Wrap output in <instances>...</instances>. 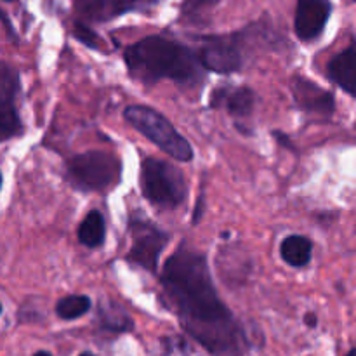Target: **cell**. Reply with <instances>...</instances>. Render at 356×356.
Returning <instances> with one entry per match:
<instances>
[{
    "mask_svg": "<svg viewBox=\"0 0 356 356\" xmlns=\"http://www.w3.org/2000/svg\"><path fill=\"white\" fill-rule=\"evenodd\" d=\"M160 287L181 327L209 353L242 356L249 350L245 330L219 298L204 254L179 243L163 264Z\"/></svg>",
    "mask_w": 356,
    "mask_h": 356,
    "instance_id": "6da1fadb",
    "label": "cell"
},
{
    "mask_svg": "<svg viewBox=\"0 0 356 356\" xmlns=\"http://www.w3.org/2000/svg\"><path fill=\"white\" fill-rule=\"evenodd\" d=\"M124 61L129 75L143 83L169 79L183 87H195L207 72L198 52L162 35H149L125 47Z\"/></svg>",
    "mask_w": 356,
    "mask_h": 356,
    "instance_id": "7a4b0ae2",
    "label": "cell"
},
{
    "mask_svg": "<svg viewBox=\"0 0 356 356\" xmlns=\"http://www.w3.org/2000/svg\"><path fill=\"white\" fill-rule=\"evenodd\" d=\"M198 58L207 72L229 75L243 68L249 51L252 49H277L284 37L278 35L268 23H252L243 30L226 35L200 37Z\"/></svg>",
    "mask_w": 356,
    "mask_h": 356,
    "instance_id": "3957f363",
    "label": "cell"
},
{
    "mask_svg": "<svg viewBox=\"0 0 356 356\" xmlns=\"http://www.w3.org/2000/svg\"><path fill=\"white\" fill-rule=\"evenodd\" d=\"M124 120L177 162L193 160L195 153L190 141L177 132L172 122L155 108L146 104H131L124 110Z\"/></svg>",
    "mask_w": 356,
    "mask_h": 356,
    "instance_id": "277c9868",
    "label": "cell"
},
{
    "mask_svg": "<svg viewBox=\"0 0 356 356\" xmlns=\"http://www.w3.org/2000/svg\"><path fill=\"white\" fill-rule=\"evenodd\" d=\"M141 191L149 204L156 207H181L188 198V184L184 174L172 163L159 159H145L141 163Z\"/></svg>",
    "mask_w": 356,
    "mask_h": 356,
    "instance_id": "5b68a950",
    "label": "cell"
},
{
    "mask_svg": "<svg viewBox=\"0 0 356 356\" xmlns=\"http://www.w3.org/2000/svg\"><path fill=\"white\" fill-rule=\"evenodd\" d=\"M66 176L76 190L104 191L120 183L122 163L113 153L89 149L68 160Z\"/></svg>",
    "mask_w": 356,
    "mask_h": 356,
    "instance_id": "8992f818",
    "label": "cell"
},
{
    "mask_svg": "<svg viewBox=\"0 0 356 356\" xmlns=\"http://www.w3.org/2000/svg\"><path fill=\"white\" fill-rule=\"evenodd\" d=\"M127 229L131 233V249L125 254V261L155 275L160 256L170 242V233L163 232L143 216H132Z\"/></svg>",
    "mask_w": 356,
    "mask_h": 356,
    "instance_id": "52a82bcc",
    "label": "cell"
},
{
    "mask_svg": "<svg viewBox=\"0 0 356 356\" xmlns=\"http://www.w3.org/2000/svg\"><path fill=\"white\" fill-rule=\"evenodd\" d=\"M19 94V72L9 63H2L0 68V139L2 141L19 138L24 132L19 106H17Z\"/></svg>",
    "mask_w": 356,
    "mask_h": 356,
    "instance_id": "ba28073f",
    "label": "cell"
},
{
    "mask_svg": "<svg viewBox=\"0 0 356 356\" xmlns=\"http://www.w3.org/2000/svg\"><path fill=\"white\" fill-rule=\"evenodd\" d=\"M291 90L294 103L299 110L306 113L332 117L336 111V97L330 90L323 89L312 79L302 75H294L291 79Z\"/></svg>",
    "mask_w": 356,
    "mask_h": 356,
    "instance_id": "9c48e42d",
    "label": "cell"
},
{
    "mask_svg": "<svg viewBox=\"0 0 356 356\" xmlns=\"http://www.w3.org/2000/svg\"><path fill=\"white\" fill-rule=\"evenodd\" d=\"M332 14L329 0H298L294 31L301 42H313L323 33Z\"/></svg>",
    "mask_w": 356,
    "mask_h": 356,
    "instance_id": "30bf717a",
    "label": "cell"
},
{
    "mask_svg": "<svg viewBox=\"0 0 356 356\" xmlns=\"http://www.w3.org/2000/svg\"><path fill=\"white\" fill-rule=\"evenodd\" d=\"M257 103L256 90L247 86H221L212 90L209 106L226 110L235 118H247L254 113Z\"/></svg>",
    "mask_w": 356,
    "mask_h": 356,
    "instance_id": "8fae6325",
    "label": "cell"
},
{
    "mask_svg": "<svg viewBox=\"0 0 356 356\" xmlns=\"http://www.w3.org/2000/svg\"><path fill=\"white\" fill-rule=\"evenodd\" d=\"M327 76L356 99V42L337 52L327 65Z\"/></svg>",
    "mask_w": 356,
    "mask_h": 356,
    "instance_id": "7c38bea8",
    "label": "cell"
},
{
    "mask_svg": "<svg viewBox=\"0 0 356 356\" xmlns=\"http://www.w3.org/2000/svg\"><path fill=\"white\" fill-rule=\"evenodd\" d=\"M97 323L108 332H131L134 329L129 313L113 299H104L97 305Z\"/></svg>",
    "mask_w": 356,
    "mask_h": 356,
    "instance_id": "4fadbf2b",
    "label": "cell"
},
{
    "mask_svg": "<svg viewBox=\"0 0 356 356\" xmlns=\"http://www.w3.org/2000/svg\"><path fill=\"white\" fill-rule=\"evenodd\" d=\"M280 256L292 268L308 266L313 257V242L305 235L287 236L280 243Z\"/></svg>",
    "mask_w": 356,
    "mask_h": 356,
    "instance_id": "5bb4252c",
    "label": "cell"
},
{
    "mask_svg": "<svg viewBox=\"0 0 356 356\" xmlns=\"http://www.w3.org/2000/svg\"><path fill=\"white\" fill-rule=\"evenodd\" d=\"M79 242L87 249H97L104 243L106 238V222L99 211L87 212L86 218L79 225Z\"/></svg>",
    "mask_w": 356,
    "mask_h": 356,
    "instance_id": "9a60e30c",
    "label": "cell"
},
{
    "mask_svg": "<svg viewBox=\"0 0 356 356\" xmlns=\"http://www.w3.org/2000/svg\"><path fill=\"white\" fill-rule=\"evenodd\" d=\"M90 306H92V301H90L89 296H66L56 302V315L61 320H76L89 313Z\"/></svg>",
    "mask_w": 356,
    "mask_h": 356,
    "instance_id": "2e32d148",
    "label": "cell"
},
{
    "mask_svg": "<svg viewBox=\"0 0 356 356\" xmlns=\"http://www.w3.org/2000/svg\"><path fill=\"white\" fill-rule=\"evenodd\" d=\"M75 10L86 23L87 21L103 23L115 17L110 0H76Z\"/></svg>",
    "mask_w": 356,
    "mask_h": 356,
    "instance_id": "e0dca14e",
    "label": "cell"
},
{
    "mask_svg": "<svg viewBox=\"0 0 356 356\" xmlns=\"http://www.w3.org/2000/svg\"><path fill=\"white\" fill-rule=\"evenodd\" d=\"M72 35L75 40H79L80 44L86 45L87 49H92V51H101L104 47L103 40H101L99 35L86 23V21H75L72 26Z\"/></svg>",
    "mask_w": 356,
    "mask_h": 356,
    "instance_id": "ac0fdd59",
    "label": "cell"
},
{
    "mask_svg": "<svg viewBox=\"0 0 356 356\" xmlns=\"http://www.w3.org/2000/svg\"><path fill=\"white\" fill-rule=\"evenodd\" d=\"M221 0H183L181 3V14L186 19H198L204 13H207L209 9L216 7Z\"/></svg>",
    "mask_w": 356,
    "mask_h": 356,
    "instance_id": "d6986e66",
    "label": "cell"
},
{
    "mask_svg": "<svg viewBox=\"0 0 356 356\" xmlns=\"http://www.w3.org/2000/svg\"><path fill=\"white\" fill-rule=\"evenodd\" d=\"M159 0H110L111 10L113 16H120V14L134 13V10H145L148 7L155 6Z\"/></svg>",
    "mask_w": 356,
    "mask_h": 356,
    "instance_id": "ffe728a7",
    "label": "cell"
},
{
    "mask_svg": "<svg viewBox=\"0 0 356 356\" xmlns=\"http://www.w3.org/2000/svg\"><path fill=\"white\" fill-rule=\"evenodd\" d=\"M205 212V197L204 193H200V197L197 198V205H195V211H193V219H191V225H198Z\"/></svg>",
    "mask_w": 356,
    "mask_h": 356,
    "instance_id": "44dd1931",
    "label": "cell"
},
{
    "mask_svg": "<svg viewBox=\"0 0 356 356\" xmlns=\"http://www.w3.org/2000/svg\"><path fill=\"white\" fill-rule=\"evenodd\" d=\"M273 136H275V139H277V141L280 143L282 146H285V148H289V149H291V152H296L294 143H292L291 139H289L287 134H284V132H280V131H273Z\"/></svg>",
    "mask_w": 356,
    "mask_h": 356,
    "instance_id": "7402d4cb",
    "label": "cell"
},
{
    "mask_svg": "<svg viewBox=\"0 0 356 356\" xmlns=\"http://www.w3.org/2000/svg\"><path fill=\"white\" fill-rule=\"evenodd\" d=\"M305 323L309 327V329H315V327L318 325V316H316L315 313H306Z\"/></svg>",
    "mask_w": 356,
    "mask_h": 356,
    "instance_id": "603a6c76",
    "label": "cell"
},
{
    "mask_svg": "<svg viewBox=\"0 0 356 356\" xmlns=\"http://www.w3.org/2000/svg\"><path fill=\"white\" fill-rule=\"evenodd\" d=\"M33 356H52V355L49 353V351H37Z\"/></svg>",
    "mask_w": 356,
    "mask_h": 356,
    "instance_id": "cb8c5ba5",
    "label": "cell"
},
{
    "mask_svg": "<svg viewBox=\"0 0 356 356\" xmlns=\"http://www.w3.org/2000/svg\"><path fill=\"white\" fill-rule=\"evenodd\" d=\"M346 356H356V348H353V350H351L350 353H348Z\"/></svg>",
    "mask_w": 356,
    "mask_h": 356,
    "instance_id": "d4e9b609",
    "label": "cell"
},
{
    "mask_svg": "<svg viewBox=\"0 0 356 356\" xmlns=\"http://www.w3.org/2000/svg\"><path fill=\"white\" fill-rule=\"evenodd\" d=\"M80 356H94V355L92 353H82Z\"/></svg>",
    "mask_w": 356,
    "mask_h": 356,
    "instance_id": "484cf974",
    "label": "cell"
},
{
    "mask_svg": "<svg viewBox=\"0 0 356 356\" xmlns=\"http://www.w3.org/2000/svg\"><path fill=\"white\" fill-rule=\"evenodd\" d=\"M3 2H13V0H3Z\"/></svg>",
    "mask_w": 356,
    "mask_h": 356,
    "instance_id": "4316f807",
    "label": "cell"
},
{
    "mask_svg": "<svg viewBox=\"0 0 356 356\" xmlns=\"http://www.w3.org/2000/svg\"><path fill=\"white\" fill-rule=\"evenodd\" d=\"M355 129H356V120H355Z\"/></svg>",
    "mask_w": 356,
    "mask_h": 356,
    "instance_id": "83f0119b",
    "label": "cell"
}]
</instances>
